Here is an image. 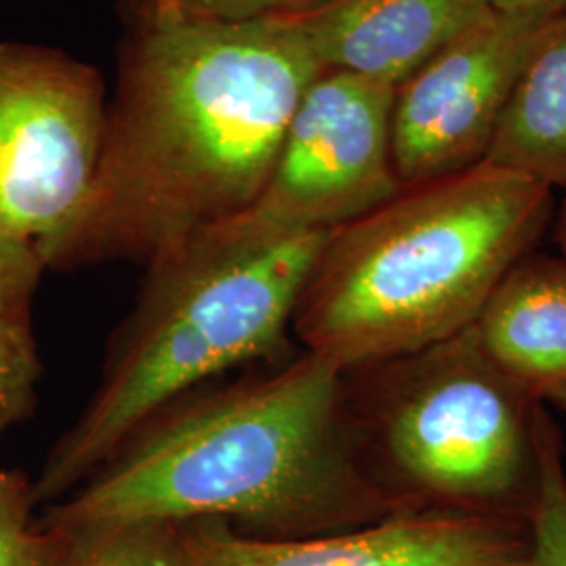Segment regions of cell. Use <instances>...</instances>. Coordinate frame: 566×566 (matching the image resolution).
<instances>
[{
  "label": "cell",
  "instance_id": "ffe728a7",
  "mask_svg": "<svg viewBox=\"0 0 566 566\" xmlns=\"http://www.w3.org/2000/svg\"><path fill=\"white\" fill-rule=\"evenodd\" d=\"M552 238L554 243L558 245V256L566 261V191L565 198L560 202L556 203V210H554V219H552Z\"/></svg>",
  "mask_w": 566,
  "mask_h": 566
},
{
  "label": "cell",
  "instance_id": "d6986e66",
  "mask_svg": "<svg viewBox=\"0 0 566 566\" xmlns=\"http://www.w3.org/2000/svg\"><path fill=\"white\" fill-rule=\"evenodd\" d=\"M491 11L518 18L552 20L566 11V0H486Z\"/></svg>",
  "mask_w": 566,
  "mask_h": 566
},
{
  "label": "cell",
  "instance_id": "5bb4252c",
  "mask_svg": "<svg viewBox=\"0 0 566 566\" xmlns=\"http://www.w3.org/2000/svg\"><path fill=\"white\" fill-rule=\"evenodd\" d=\"M65 535L70 566H189L177 525L130 523Z\"/></svg>",
  "mask_w": 566,
  "mask_h": 566
},
{
  "label": "cell",
  "instance_id": "9a60e30c",
  "mask_svg": "<svg viewBox=\"0 0 566 566\" xmlns=\"http://www.w3.org/2000/svg\"><path fill=\"white\" fill-rule=\"evenodd\" d=\"M32 483L0 468V566H70V537L32 516Z\"/></svg>",
  "mask_w": 566,
  "mask_h": 566
},
{
  "label": "cell",
  "instance_id": "52a82bcc",
  "mask_svg": "<svg viewBox=\"0 0 566 566\" xmlns=\"http://www.w3.org/2000/svg\"><path fill=\"white\" fill-rule=\"evenodd\" d=\"M395 88L324 70L304 91L250 221L280 231H334L395 198Z\"/></svg>",
  "mask_w": 566,
  "mask_h": 566
},
{
  "label": "cell",
  "instance_id": "9c48e42d",
  "mask_svg": "<svg viewBox=\"0 0 566 566\" xmlns=\"http://www.w3.org/2000/svg\"><path fill=\"white\" fill-rule=\"evenodd\" d=\"M189 566H531L528 526L395 514L308 539H261L221 521L179 525Z\"/></svg>",
  "mask_w": 566,
  "mask_h": 566
},
{
  "label": "cell",
  "instance_id": "e0dca14e",
  "mask_svg": "<svg viewBox=\"0 0 566 566\" xmlns=\"http://www.w3.org/2000/svg\"><path fill=\"white\" fill-rule=\"evenodd\" d=\"M182 18L252 21L294 15L322 0H179Z\"/></svg>",
  "mask_w": 566,
  "mask_h": 566
},
{
  "label": "cell",
  "instance_id": "ba28073f",
  "mask_svg": "<svg viewBox=\"0 0 566 566\" xmlns=\"http://www.w3.org/2000/svg\"><path fill=\"white\" fill-rule=\"evenodd\" d=\"M552 20L493 11L395 88L392 163L403 187L485 163L507 99Z\"/></svg>",
  "mask_w": 566,
  "mask_h": 566
},
{
  "label": "cell",
  "instance_id": "5b68a950",
  "mask_svg": "<svg viewBox=\"0 0 566 566\" xmlns=\"http://www.w3.org/2000/svg\"><path fill=\"white\" fill-rule=\"evenodd\" d=\"M344 382L361 462L399 514L528 526L546 407L489 357L474 325L346 369Z\"/></svg>",
  "mask_w": 566,
  "mask_h": 566
},
{
  "label": "cell",
  "instance_id": "2e32d148",
  "mask_svg": "<svg viewBox=\"0 0 566 566\" xmlns=\"http://www.w3.org/2000/svg\"><path fill=\"white\" fill-rule=\"evenodd\" d=\"M528 539L531 566H566L565 437L549 409H544L539 422V491Z\"/></svg>",
  "mask_w": 566,
  "mask_h": 566
},
{
  "label": "cell",
  "instance_id": "8992f818",
  "mask_svg": "<svg viewBox=\"0 0 566 566\" xmlns=\"http://www.w3.org/2000/svg\"><path fill=\"white\" fill-rule=\"evenodd\" d=\"M107 103L97 67L0 44V233L32 245L46 269L88 202Z\"/></svg>",
  "mask_w": 566,
  "mask_h": 566
},
{
  "label": "cell",
  "instance_id": "30bf717a",
  "mask_svg": "<svg viewBox=\"0 0 566 566\" xmlns=\"http://www.w3.org/2000/svg\"><path fill=\"white\" fill-rule=\"evenodd\" d=\"M491 13L486 0H322L287 18L324 70L397 88Z\"/></svg>",
  "mask_w": 566,
  "mask_h": 566
},
{
  "label": "cell",
  "instance_id": "4fadbf2b",
  "mask_svg": "<svg viewBox=\"0 0 566 566\" xmlns=\"http://www.w3.org/2000/svg\"><path fill=\"white\" fill-rule=\"evenodd\" d=\"M44 271L32 245L0 233V434L34 405L41 361L32 303Z\"/></svg>",
  "mask_w": 566,
  "mask_h": 566
},
{
  "label": "cell",
  "instance_id": "277c9868",
  "mask_svg": "<svg viewBox=\"0 0 566 566\" xmlns=\"http://www.w3.org/2000/svg\"><path fill=\"white\" fill-rule=\"evenodd\" d=\"M329 233L238 217L147 263L142 298L32 483L34 502L63 500L193 388L277 350Z\"/></svg>",
  "mask_w": 566,
  "mask_h": 566
},
{
  "label": "cell",
  "instance_id": "ac0fdd59",
  "mask_svg": "<svg viewBox=\"0 0 566 566\" xmlns=\"http://www.w3.org/2000/svg\"><path fill=\"white\" fill-rule=\"evenodd\" d=\"M128 9V23L164 25L182 20L179 0H124Z\"/></svg>",
  "mask_w": 566,
  "mask_h": 566
},
{
  "label": "cell",
  "instance_id": "6da1fadb",
  "mask_svg": "<svg viewBox=\"0 0 566 566\" xmlns=\"http://www.w3.org/2000/svg\"><path fill=\"white\" fill-rule=\"evenodd\" d=\"M322 72L287 15L130 23L97 177L49 269L151 263L242 217Z\"/></svg>",
  "mask_w": 566,
  "mask_h": 566
},
{
  "label": "cell",
  "instance_id": "7a4b0ae2",
  "mask_svg": "<svg viewBox=\"0 0 566 566\" xmlns=\"http://www.w3.org/2000/svg\"><path fill=\"white\" fill-rule=\"evenodd\" d=\"M399 514L365 470L344 369L317 353L175 407L51 507L61 533L221 521L261 539H308Z\"/></svg>",
  "mask_w": 566,
  "mask_h": 566
},
{
  "label": "cell",
  "instance_id": "7c38bea8",
  "mask_svg": "<svg viewBox=\"0 0 566 566\" xmlns=\"http://www.w3.org/2000/svg\"><path fill=\"white\" fill-rule=\"evenodd\" d=\"M485 163L566 191V11L526 61Z\"/></svg>",
  "mask_w": 566,
  "mask_h": 566
},
{
  "label": "cell",
  "instance_id": "3957f363",
  "mask_svg": "<svg viewBox=\"0 0 566 566\" xmlns=\"http://www.w3.org/2000/svg\"><path fill=\"white\" fill-rule=\"evenodd\" d=\"M554 210V189L486 163L403 187L327 235L292 329L344 371L443 343L537 250Z\"/></svg>",
  "mask_w": 566,
  "mask_h": 566
},
{
  "label": "cell",
  "instance_id": "8fae6325",
  "mask_svg": "<svg viewBox=\"0 0 566 566\" xmlns=\"http://www.w3.org/2000/svg\"><path fill=\"white\" fill-rule=\"evenodd\" d=\"M474 329L526 395L566 413V261L528 252L495 285Z\"/></svg>",
  "mask_w": 566,
  "mask_h": 566
}]
</instances>
